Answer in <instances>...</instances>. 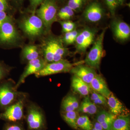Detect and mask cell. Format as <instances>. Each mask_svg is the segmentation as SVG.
I'll return each instance as SVG.
<instances>
[{
	"label": "cell",
	"instance_id": "cell-17",
	"mask_svg": "<svg viewBox=\"0 0 130 130\" xmlns=\"http://www.w3.org/2000/svg\"><path fill=\"white\" fill-rule=\"evenodd\" d=\"M71 86L75 92L83 96L89 95L91 90L89 85L74 75L72 79Z\"/></svg>",
	"mask_w": 130,
	"mask_h": 130
},
{
	"label": "cell",
	"instance_id": "cell-3",
	"mask_svg": "<svg viewBox=\"0 0 130 130\" xmlns=\"http://www.w3.org/2000/svg\"><path fill=\"white\" fill-rule=\"evenodd\" d=\"M84 63V61H81L72 63L63 59L58 61L48 63L42 69L35 74L36 77L39 78L57 73L69 72L75 66Z\"/></svg>",
	"mask_w": 130,
	"mask_h": 130
},
{
	"label": "cell",
	"instance_id": "cell-28",
	"mask_svg": "<svg viewBox=\"0 0 130 130\" xmlns=\"http://www.w3.org/2000/svg\"><path fill=\"white\" fill-rule=\"evenodd\" d=\"M63 32H70L76 29V25L74 22L70 20H64L60 21Z\"/></svg>",
	"mask_w": 130,
	"mask_h": 130
},
{
	"label": "cell",
	"instance_id": "cell-9",
	"mask_svg": "<svg viewBox=\"0 0 130 130\" xmlns=\"http://www.w3.org/2000/svg\"><path fill=\"white\" fill-rule=\"evenodd\" d=\"M18 31L10 19L5 22L0 28V45L6 46L16 42L18 40Z\"/></svg>",
	"mask_w": 130,
	"mask_h": 130
},
{
	"label": "cell",
	"instance_id": "cell-38",
	"mask_svg": "<svg viewBox=\"0 0 130 130\" xmlns=\"http://www.w3.org/2000/svg\"><path fill=\"white\" fill-rule=\"evenodd\" d=\"M85 1H91V0H84Z\"/></svg>",
	"mask_w": 130,
	"mask_h": 130
},
{
	"label": "cell",
	"instance_id": "cell-25",
	"mask_svg": "<svg viewBox=\"0 0 130 130\" xmlns=\"http://www.w3.org/2000/svg\"><path fill=\"white\" fill-rule=\"evenodd\" d=\"M80 31L76 29L70 32L65 33L62 39L63 43H65L66 45H71L75 43L77 36Z\"/></svg>",
	"mask_w": 130,
	"mask_h": 130
},
{
	"label": "cell",
	"instance_id": "cell-2",
	"mask_svg": "<svg viewBox=\"0 0 130 130\" xmlns=\"http://www.w3.org/2000/svg\"><path fill=\"white\" fill-rule=\"evenodd\" d=\"M46 30H50L53 24L57 21V7L54 0H45L37 11Z\"/></svg>",
	"mask_w": 130,
	"mask_h": 130
},
{
	"label": "cell",
	"instance_id": "cell-33",
	"mask_svg": "<svg viewBox=\"0 0 130 130\" xmlns=\"http://www.w3.org/2000/svg\"><path fill=\"white\" fill-rule=\"evenodd\" d=\"M95 105H101V106H106L107 105L106 98L102 96L101 97L97 98L95 100L91 101Z\"/></svg>",
	"mask_w": 130,
	"mask_h": 130
},
{
	"label": "cell",
	"instance_id": "cell-1",
	"mask_svg": "<svg viewBox=\"0 0 130 130\" xmlns=\"http://www.w3.org/2000/svg\"><path fill=\"white\" fill-rule=\"evenodd\" d=\"M106 29H104L94 42L85 60L86 66L99 69L102 58L104 55L103 43Z\"/></svg>",
	"mask_w": 130,
	"mask_h": 130
},
{
	"label": "cell",
	"instance_id": "cell-19",
	"mask_svg": "<svg viewBox=\"0 0 130 130\" xmlns=\"http://www.w3.org/2000/svg\"><path fill=\"white\" fill-rule=\"evenodd\" d=\"M79 107V103L77 98L71 95L66 96L61 103L62 112L76 111Z\"/></svg>",
	"mask_w": 130,
	"mask_h": 130
},
{
	"label": "cell",
	"instance_id": "cell-11",
	"mask_svg": "<svg viewBox=\"0 0 130 130\" xmlns=\"http://www.w3.org/2000/svg\"><path fill=\"white\" fill-rule=\"evenodd\" d=\"M70 72L89 85L97 74L95 69L82 64L74 66Z\"/></svg>",
	"mask_w": 130,
	"mask_h": 130
},
{
	"label": "cell",
	"instance_id": "cell-16",
	"mask_svg": "<svg viewBox=\"0 0 130 130\" xmlns=\"http://www.w3.org/2000/svg\"><path fill=\"white\" fill-rule=\"evenodd\" d=\"M107 99V104L112 113L116 116L126 115L125 113L126 111L125 107L113 93H112Z\"/></svg>",
	"mask_w": 130,
	"mask_h": 130
},
{
	"label": "cell",
	"instance_id": "cell-6",
	"mask_svg": "<svg viewBox=\"0 0 130 130\" xmlns=\"http://www.w3.org/2000/svg\"><path fill=\"white\" fill-rule=\"evenodd\" d=\"M24 97L19 99L16 103L8 106L0 113V119L11 122L21 120L24 116Z\"/></svg>",
	"mask_w": 130,
	"mask_h": 130
},
{
	"label": "cell",
	"instance_id": "cell-27",
	"mask_svg": "<svg viewBox=\"0 0 130 130\" xmlns=\"http://www.w3.org/2000/svg\"><path fill=\"white\" fill-rule=\"evenodd\" d=\"M105 3L112 15L115 14L116 9L123 3L121 0H105Z\"/></svg>",
	"mask_w": 130,
	"mask_h": 130
},
{
	"label": "cell",
	"instance_id": "cell-7",
	"mask_svg": "<svg viewBox=\"0 0 130 130\" xmlns=\"http://www.w3.org/2000/svg\"><path fill=\"white\" fill-rule=\"evenodd\" d=\"M25 33L30 37H36L43 32L44 24L37 15H32L24 19L21 25Z\"/></svg>",
	"mask_w": 130,
	"mask_h": 130
},
{
	"label": "cell",
	"instance_id": "cell-29",
	"mask_svg": "<svg viewBox=\"0 0 130 130\" xmlns=\"http://www.w3.org/2000/svg\"><path fill=\"white\" fill-rule=\"evenodd\" d=\"M84 2V0H69L67 6L73 11H76L81 8Z\"/></svg>",
	"mask_w": 130,
	"mask_h": 130
},
{
	"label": "cell",
	"instance_id": "cell-15",
	"mask_svg": "<svg viewBox=\"0 0 130 130\" xmlns=\"http://www.w3.org/2000/svg\"><path fill=\"white\" fill-rule=\"evenodd\" d=\"M51 42L54 53V61H58L64 59L68 55L69 51L63 45L62 39L56 38H49Z\"/></svg>",
	"mask_w": 130,
	"mask_h": 130
},
{
	"label": "cell",
	"instance_id": "cell-4",
	"mask_svg": "<svg viewBox=\"0 0 130 130\" xmlns=\"http://www.w3.org/2000/svg\"><path fill=\"white\" fill-rule=\"evenodd\" d=\"M26 121L30 130H44L45 127V118L39 107L31 104L27 109Z\"/></svg>",
	"mask_w": 130,
	"mask_h": 130
},
{
	"label": "cell",
	"instance_id": "cell-8",
	"mask_svg": "<svg viewBox=\"0 0 130 130\" xmlns=\"http://www.w3.org/2000/svg\"><path fill=\"white\" fill-rule=\"evenodd\" d=\"M96 31L94 29L86 28L80 31L75 41L76 52L83 54L94 41Z\"/></svg>",
	"mask_w": 130,
	"mask_h": 130
},
{
	"label": "cell",
	"instance_id": "cell-20",
	"mask_svg": "<svg viewBox=\"0 0 130 130\" xmlns=\"http://www.w3.org/2000/svg\"><path fill=\"white\" fill-rule=\"evenodd\" d=\"M78 111L81 112L93 115L97 113V107L90 100L89 96H87L81 102L78 108Z\"/></svg>",
	"mask_w": 130,
	"mask_h": 130
},
{
	"label": "cell",
	"instance_id": "cell-14",
	"mask_svg": "<svg viewBox=\"0 0 130 130\" xmlns=\"http://www.w3.org/2000/svg\"><path fill=\"white\" fill-rule=\"evenodd\" d=\"M89 85L92 90L105 96L106 99L112 93L108 87L105 79L99 74L96 75Z\"/></svg>",
	"mask_w": 130,
	"mask_h": 130
},
{
	"label": "cell",
	"instance_id": "cell-21",
	"mask_svg": "<svg viewBox=\"0 0 130 130\" xmlns=\"http://www.w3.org/2000/svg\"><path fill=\"white\" fill-rule=\"evenodd\" d=\"M23 56L25 60L28 61L40 58L37 47L33 45H28L24 47L23 50Z\"/></svg>",
	"mask_w": 130,
	"mask_h": 130
},
{
	"label": "cell",
	"instance_id": "cell-32",
	"mask_svg": "<svg viewBox=\"0 0 130 130\" xmlns=\"http://www.w3.org/2000/svg\"><path fill=\"white\" fill-rule=\"evenodd\" d=\"M11 19V17L5 11H0V28L7 20Z\"/></svg>",
	"mask_w": 130,
	"mask_h": 130
},
{
	"label": "cell",
	"instance_id": "cell-22",
	"mask_svg": "<svg viewBox=\"0 0 130 130\" xmlns=\"http://www.w3.org/2000/svg\"><path fill=\"white\" fill-rule=\"evenodd\" d=\"M61 115L63 119L68 125L73 129H78L76 123L77 119L79 116L78 112L76 111L62 112Z\"/></svg>",
	"mask_w": 130,
	"mask_h": 130
},
{
	"label": "cell",
	"instance_id": "cell-31",
	"mask_svg": "<svg viewBox=\"0 0 130 130\" xmlns=\"http://www.w3.org/2000/svg\"><path fill=\"white\" fill-rule=\"evenodd\" d=\"M4 130H24L21 125L18 124H8L5 126Z\"/></svg>",
	"mask_w": 130,
	"mask_h": 130
},
{
	"label": "cell",
	"instance_id": "cell-10",
	"mask_svg": "<svg viewBox=\"0 0 130 130\" xmlns=\"http://www.w3.org/2000/svg\"><path fill=\"white\" fill-rule=\"evenodd\" d=\"M47 64V63L44 58H41L28 61V65L25 70L15 86V89H17L19 86L24 83L27 77L40 71Z\"/></svg>",
	"mask_w": 130,
	"mask_h": 130
},
{
	"label": "cell",
	"instance_id": "cell-30",
	"mask_svg": "<svg viewBox=\"0 0 130 130\" xmlns=\"http://www.w3.org/2000/svg\"><path fill=\"white\" fill-rule=\"evenodd\" d=\"M8 72V68L4 64L0 62V81L6 77Z\"/></svg>",
	"mask_w": 130,
	"mask_h": 130
},
{
	"label": "cell",
	"instance_id": "cell-35",
	"mask_svg": "<svg viewBox=\"0 0 130 130\" xmlns=\"http://www.w3.org/2000/svg\"><path fill=\"white\" fill-rule=\"evenodd\" d=\"M92 130H104L102 126L97 121H96L93 124Z\"/></svg>",
	"mask_w": 130,
	"mask_h": 130
},
{
	"label": "cell",
	"instance_id": "cell-36",
	"mask_svg": "<svg viewBox=\"0 0 130 130\" xmlns=\"http://www.w3.org/2000/svg\"><path fill=\"white\" fill-rule=\"evenodd\" d=\"M32 5L34 7H36L38 5L42 2L43 0H31Z\"/></svg>",
	"mask_w": 130,
	"mask_h": 130
},
{
	"label": "cell",
	"instance_id": "cell-34",
	"mask_svg": "<svg viewBox=\"0 0 130 130\" xmlns=\"http://www.w3.org/2000/svg\"><path fill=\"white\" fill-rule=\"evenodd\" d=\"M8 8L7 0H0V11H5Z\"/></svg>",
	"mask_w": 130,
	"mask_h": 130
},
{
	"label": "cell",
	"instance_id": "cell-24",
	"mask_svg": "<svg viewBox=\"0 0 130 130\" xmlns=\"http://www.w3.org/2000/svg\"><path fill=\"white\" fill-rule=\"evenodd\" d=\"M77 125L78 128L82 130H92L93 124L89 117L86 115L79 116L77 119Z\"/></svg>",
	"mask_w": 130,
	"mask_h": 130
},
{
	"label": "cell",
	"instance_id": "cell-5",
	"mask_svg": "<svg viewBox=\"0 0 130 130\" xmlns=\"http://www.w3.org/2000/svg\"><path fill=\"white\" fill-rule=\"evenodd\" d=\"M16 90L15 86L9 81L0 84V108L5 109L21 96V93L18 92Z\"/></svg>",
	"mask_w": 130,
	"mask_h": 130
},
{
	"label": "cell",
	"instance_id": "cell-23",
	"mask_svg": "<svg viewBox=\"0 0 130 130\" xmlns=\"http://www.w3.org/2000/svg\"><path fill=\"white\" fill-rule=\"evenodd\" d=\"M44 43L43 46L42 52L44 59L47 63L54 62L53 50L49 38Z\"/></svg>",
	"mask_w": 130,
	"mask_h": 130
},
{
	"label": "cell",
	"instance_id": "cell-37",
	"mask_svg": "<svg viewBox=\"0 0 130 130\" xmlns=\"http://www.w3.org/2000/svg\"><path fill=\"white\" fill-rule=\"evenodd\" d=\"M121 1L123 3V2L124 1H125V0H121Z\"/></svg>",
	"mask_w": 130,
	"mask_h": 130
},
{
	"label": "cell",
	"instance_id": "cell-13",
	"mask_svg": "<svg viewBox=\"0 0 130 130\" xmlns=\"http://www.w3.org/2000/svg\"><path fill=\"white\" fill-rule=\"evenodd\" d=\"M103 10L101 5L97 2L91 3L86 7L84 12V17L86 21L96 23L102 18Z\"/></svg>",
	"mask_w": 130,
	"mask_h": 130
},
{
	"label": "cell",
	"instance_id": "cell-12",
	"mask_svg": "<svg viewBox=\"0 0 130 130\" xmlns=\"http://www.w3.org/2000/svg\"><path fill=\"white\" fill-rule=\"evenodd\" d=\"M112 29L115 37L119 41L128 40L130 36L129 25L125 22L116 20L112 23Z\"/></svg>",
	"mask_w": 130,
	"mask_h": 130
},
{
	"label": "cell",
	"instance_id": "cell-26",
	"mask_svg": "<svg viewBox=\"0 0 130 130\" xmlns=\"http://www.w3.org/2000/svg\"><path fill=\"white\" fill-rule=\"evenodd\" d=\"M74 15V11L68 6L62 8L57 13L58 17L63 20H69Z\"/></svg>",
	"mask_w": 130,
	"mask_h": 130
},
{
	"label": "cell",
	"instance_id": "cell-18",
	"mask_svg": "<svg viewBox=\"0 0 130 130\" xmlns=\"http://www.w3.org/2000/svg\"><path fill=\"white\" fill-rule=\"evenodd\" d=\"M111 130H130L129 115L117 116L112 123Z\"/></svg>",
	"mask_w": 130,
	"mask_h": 130
}]
</instances>
